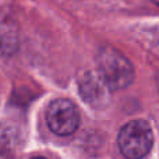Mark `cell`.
Instances as JSON below:
<instances>
[{
	"label": "cell",
	"instance_id": "3957f363",
	"mask_svg": "<svg viewBox=\"0 0 159 159\" xmlns=\"http://www.w3.org/2000/svg\"><path fill=\"white\" fill-rule=\"evenodd\" d=\"M46 121L49 129L57 135H71L77 130L80 115L77 107L69 99H56L48 106Z\"/></svg>",
	"mask_w": 159,
	"mask_h": 159
},
{
	"label": "cell",
	"instance_id": "6da1fadb",
	"mask_svg": "<svg viewBox=\"0 0 159 159\" xmlns=\"http://www.w3.org/2000/svg\"><path fill=\"white\" fill-rule=\"evenodd\" d=\"M98 73L110 91L123 89L134 80L133 64L113 48H103L99 52Z\"/></svg>",
	"mask_w": 159,
	"mask_h": 159
},
{
	"label": "cell",
	"instance_id": "8992f818",
	"mask_svg": "<svg viewBox=\"0 0 159 159\" xmlns=\"http://www.w3.org/2000/svg\"><path fill=\"white\" fill-rule=\"evenodd\" d=\"M0 159H13L10 154H8L7 151H4V149H0Z\"/></svg>",
	"mask_w": 159,
	"mask_h": 159
},
{
	"label": "cell",
	"instance_id": "5b68a950",
	"mask_svg": "<svg viewBox=\"0 0 159 159\" xmlns=\"http://www.w3.org/2000/svg\"><path fill=\"white\" fill-rule=\"evenodd\" d=\"M18 24L13 11L0 7V56L8 57L18 48Z\"/></svg>",
	"mask_w": 159,
	"mask_h": 159
},
{
	"label": "cell",
	"instance_id": "52a82bcc",
	"mask_svg": "<svg viewBox=\"0 0 159 159\" xmlns=\"http://www.w3.org/2000/svg\"><path fill=\"white\" fill-rule=\"evenodd\" d=\"M152 2H154L155 4H158V6H159V0H152Z\"/></svg>",
	"mask_w": 159,
	"mask_h": 159
},
{
	"label": "cell",
	"instance_id": "7a4b0ae2",
	"mask_svg": "<svg viewBox=\"0 0 159 159\" xmlns=\"http://www.w3.org/2000/svg\"><path fill=\"white\" fill-rule=\"evenodd\" d=\"M120 152L129 159H141L154 145V133L145 120H133L124 124L117 137Z\"/></svg>",
	"mask_w": 159,
	"mask_h": 159
},
{
	"label": "cell",
	"instance_id": "277c9868",
	"mask_svg": "<svg viewBox=\"0 0 159 159\" xmlns=\"http://www.w3.org/2000/svg\"><path fill=\"white\" fill-rule=\"evenodd\" d=\"M109 87L98 71H88L80 81V93L87 103L101 107L109 101Z\"/></svg>",
	"mask_w": 159,
	"mask_h": 159
},
{
	"label": "cell",
	"instance_id": "ba28073f",
	"mask_svg": "<svg viewBox=\"0 0 159 159\" xmlns=\"http://www.w3.org/2000/svg\"><path fill=\"white\" fill-rule=\"evenodd\" d=\"M34 159H45V158H34Z\"/></svg>",
	"mask_w": 159,
	"mask_h": 159
}]
</instances>
